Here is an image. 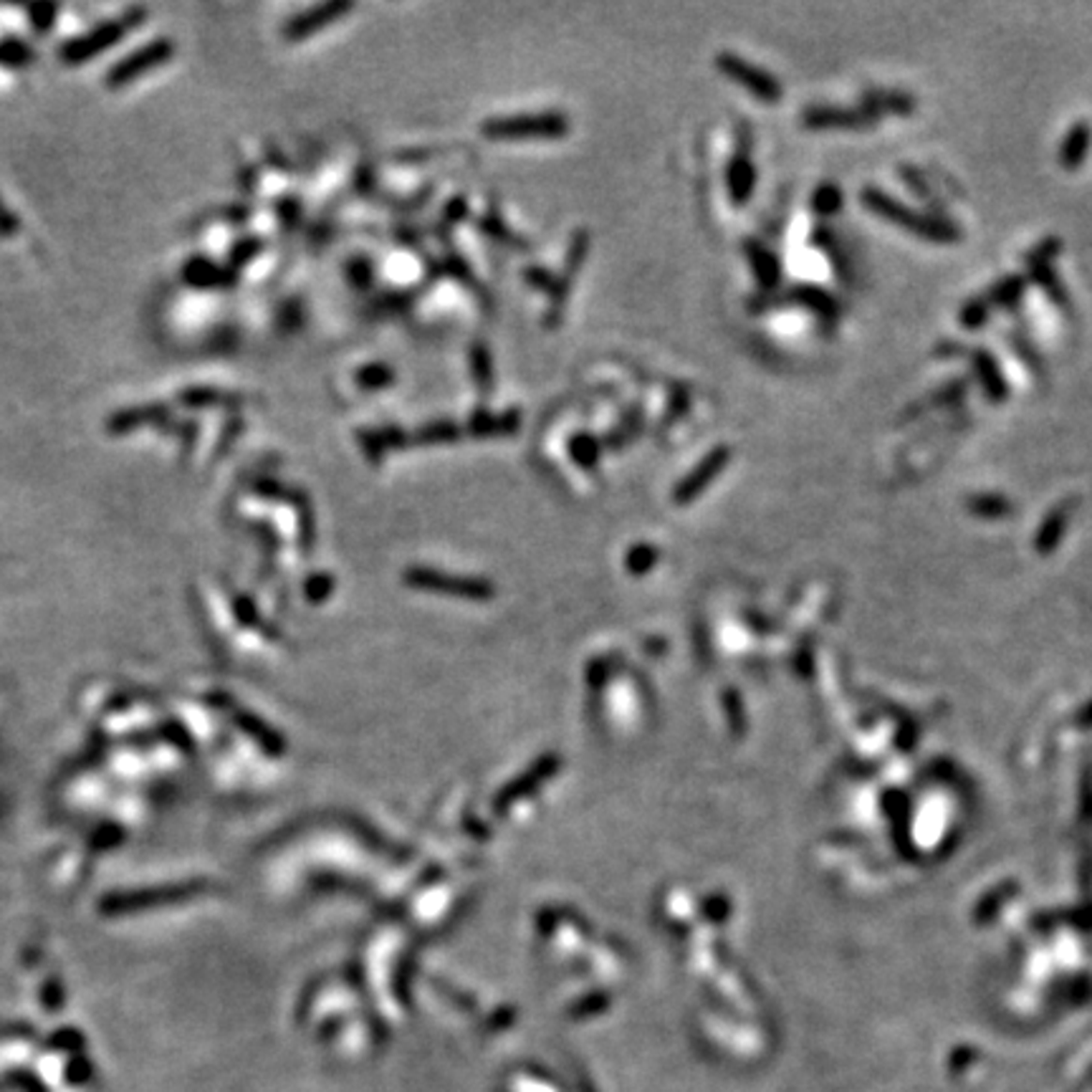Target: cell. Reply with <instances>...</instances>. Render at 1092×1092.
<instances>
[{
	"mask_svg": "<svg viewBox=\"0 0 1092 1092\" xmlns=\"http://www.w3.org/2000/svg\"><path fill=\"white\" fill-rule=\"evenodd\" d=\"M731 458H734V450H731V446H719L713 447L711 453L704 455L701 458V463L695 465L693 471L688 473L686 478L680 480L678 486H675V501H680V504H686V501H690V498H695L701 491L708 489V483H711L716 476H719L723 468H726L728 463H731Z\"/></svg>",
	"mask_w": 1092,
	"mask_h": 1092,
	"instance_id": "9",
	"label": "cell"
},
{
	"mask_svg": "<svg viewBox=\"0 0 1092 1092\" xmlns=\"http://www.w3.org/2000/svg\"><path fill=\"white\" fill-rule=\"evenodd\" d=\"M989 314H992V307H989V301H986V296H977L971 298V301H966L963 304V309H961V324H963V329H981L986 324V319H989Z\"/></svg>",
	"mask_w": 1092,
	"mask_h": 1092,
	"instance_id": "29",
	"label": "cell"
},
{
	"mask_svg": "<svg viewBox=\"0 0 1092 1092\" xmlns=\"http://www.w3.org/2000/svg\"><path fill=\"white\" fill-rule=\"evenodd\" d=\"M1026 268H1029V276L1035 279L1037 286L1052 298V304L1062 309V311H1069V294L1065 291L1062 281H1059V276L1054 273L1052 264H1044V261H1026Z\"/></svg>",
	"mask_w": 1092,
	"mask_h": 1092,
	"instance_id": "18",
	"label": "cell"
},
{
	"mask_svg": "<svg viewBox=\"0 0 1092 1092\" xmlns=\"http://www.w3.org/2000/svg\"><path fill=\"white\" fill-rule=\"evenodd\" d=\"M173 56H174L173 38H152V41L144 43L142 49L132 51V53L122 58V61H116L114 67L107 71L104 83H107V89L112 91L125 89V86L137 82L140 76L149 74V71H155V68L159 67H165Z\"/></svg>",
	"mask_w": 1092,
	"mask_h": 1092,
	"instance_id": "4",
	"label": "cell"
},
{
	"mask_svg": "<svg viewBox=\"0 0 1092 1092\" xmlns=\"http://www.w3.org/2000/svg\"><path fill=\"white\" fill-rule=\"evenodd\" d=\"M240 431H243V425H240L238 417H233L231 428H228V431H225V435H220V440H218V453H225V450H228V446H231V440L235 438Z\"/></svg>",
	"mask_w": 1092,
	"mask_h": 1092,
	"instance_id": "40",
	"label": "cell"
},
{
	"mask_svg": "<svg viewBox=\"0 0 1092 1092\" xmlns=\"http://www.w3.org/2000/svg\"><path fill=\"white\" fill-rule=\"evenodd\" d=\"M963 392H966V380L948 382L944 389H938V392H933V395H928L923 402H918L920 407H916V410H908V415H918V413H923V410H928V407L951 405V402H956V400L963 398Z\"/></svg>",
	"mask_w": 1092,
	"mask_h": 1092,
	"instance_id": "28",
	"label": "cell"
},
{
	"mask_svg": "<svg viewBox=\"0 0 1092 1092\" xmlns=\"http://www.w3.org/2000/svg\"><path fill=\"white\" fill-rule=\"evenodd\" d=\"M355 10V3L349 0H331V3H319L314 8L296 13L289 23L283 25V38L286 41H304L307 36L319 34L322 28L331 25L334 21H340L341 16H347Z\"/></svg>",
	"mask_w": 1092,
	"mask_h": 1092,
	"instance_id": "6",
	"label": "cell"
},
{
	"mask_svg": "<svg viewBox=\"0 0 1092 1092\" xmlns=\"http://www.w3.org/2000/svg\"><path fill=\"white\" fill-rule=\"evenodd\" d=\"M862 203L880 218L901 225L905 231L916 233L920 238L935 240V243H956L961 238V231L953 223H948L944 218L923 216L918 210H910L908 205H902L901 200L890 198L886 192L862 190Z\"/></svg>",
	"mask_w": 1092,
	"mask_h": 1092,
	"instance_id": "1",
	"label": "cell"
},
{
	"mask_svg": "<svg viewBox=\"0 0 1092 1092\" xmlns=\"http://www.w3.org/2000/svg\"><path fill=\"white\" fill-rule=\"evenodd\" d=\"M478 228H480V233H486V235H491V238L513 240V243H519V240L511 235V231L506 228V223H501V220H496V218H480Z\"/></svg>",
	"mask_w": 1092,
	"mask_h": 1092,
	"instance_id": "34",
	"label": "cell"
},
{
	"mask_svg": "<svg viewBox=\"0 0 1092 1092\" xmlns=\"http://www.w3.org/2000/svg\"><path fill=\"white\" fill-rule=\"evenodd\" d=\"M144 18H147V10L144 8H129L125 16L104 21V23L94 25L89 34L76 36V38L64 43V46L58 49V58H61L67 67L86 64V61H91L94 56H99V53L109 51L112 46H116L127 34H132L134 28H140V25L144 23Z\"/></svg>",
	"mask_w": 1092,
	"mask_h": 1092,
	"instance_id": "2",
	"label": "cell"
},
{
	"mask_svg": "<svg viewBox=\"0 0 1092 1092\" xmlns=\"http://www.w3.org/2000/svg\"><path fill=\"white\" fill-rule=\"evenodd\" d=\"M802 125L810 129H868L875 125V116L865 109L811 107L802 114Z\"/></svg>",
	"mask_w": 1092,
	"mask_h": 1092,
	"instance_id": "10",
	"label": "cell"
},
{
	"mask_svg": "<svg viewBox=\"0 0 1092 1092\" xmlns=\"http://www.w3.org/2000/svg\"><path fill=\"white\" fill-rule=\"evenodd\" d=\"M523 276L529 279L531 286H537V289H544V291H552V286H554V281H556V276H552V273L544 271V268H537V265H534V268H526V271H523Z\"/></svg>",
	"mask_w": 1092,
	"mask_h": 1092,
	"instance_id": "37",
	"label": "cell"
},
{
	"mask_svg": "<svg viewBox=\"0 0 1092 1092\" xmlns=\"http://www.w3.org/2000/svg\"><path fill=\"white\" fill-rule=\"evenodd\" d=\"M971 362H974V370H977V377L978 382H981V387H984V392L993 400V402H1004V400L1009 398V387H1007V382H1004V374H1001L999 364H996V359H993L989 352H984V349H974V352H971Z\"/></svg>",
	"mask_w": 1092,
	"mask_h": 1092,
	"instance_id": "13",
	"label": "cell"
},
{
	"mask_svg": "<svg viewBox=\"0 0 1092 1092\" xmlns=\"http://www.w3.org/2000/svg\"><path fill=\"white\" fill-rule=\"evenodd\" d=\"M265 249V243L258 235H249V238H240L233 243V249L228 250V261H231V268H243V265H249L250 261L256 256H261V250Z\"/></svg>",
	"mask_w": 1092,
	"mask_h": 1092,
	"instance_id": "27",
	"label": "cell"
},
{
	"mask_svg": "<svg viewBox=\"0 0 1092 1092\" xmlns=\"http://www.w3.org/2000/svg\"><path fill=\"white\" fill-rule=\"evenodd\" d=\"M34 61V49L28 43L18 41L16 36H6L0 41V64L8 68H25Z\"/></svg>",
	"mask_w": 1092,
	"mask_h": 1092,
	"instance_id": "25",
	"label": "cell"
},
{
	"mask_svg": "<svg viewBox=\"0 0 1092 1092\" xmlns=\"http://www.w3.org/2000/svg\"><path fill=\"white\" fill-rule=\"evenodd\" d=\"M18 231H21V220H18L16 213L8 210V207L3 205V200H0V235H3V238H10V235H16Z\"/></svg>",
	"mask_w": 1092,
	"mask_h": 1092,
	"instance_id": "36",
	"label": "cell"
},
{
	"mask_svg": "<svg viewBox=\"0 0 1092 1092\" xmlns=\"http://www.w3.org/2000/svg\"><path fill=\"white\" fill-rule=\"evenodd\" d=\"M840 207H842V190L837 188L835 182L819 185L817 190H814V195H811V210H814L817 216L822 218L835 216Z\"/></svg>",
	"mask_w": 1092,
	"mask_h": 1092,
	"instance_id": "26",
	"label": "cell"
},
{
	"mask_svg": "<svg viewBox=\"0 0 1092 1092\" xmlns=\"http://www.w3.org/2000/svg\"><path fill=\"white\" fill-rule=\"evenodd\" d=\"M170 420V405L165 402H152V405L127 407L109 415L107 432L109 435H129V432L149 428V425H162Z\"/></svg>",
	"mask_w": 1092,
	"mask_h": 1092,
	"instance_id": "11",
	"label": "cell"
},
{
	"mask_svg": "<svg viewBox=\"0 0 1092 1092\" xmlns=\"http://www.w3.org/2000/svg\"><path fill=\"white\" fill-rule=\"evenodd\" d=\"M971 506H974V511L992 513V516L1007 511V501H1004V498H996V496L974 498V501H971Z\"/></svg>",
	"mask_w": 1092,
	"mask_h": 1092,
	"instance_id": "35",
	"label": "cell"
},
{
	"mask_svg": "<svg viewBox=\"0 0 1092 1092\" xmlns=\"http://www.w3.org/2000/svg\"><path fill=\"white\" fill-rule=\"evenodd\" d=\"M746 256H749V261H751V268L753 273H756V279H759V286H762L764 291H774L779 286V281H781V265H779V258L771 253L766 246H762L759 240H746Z\"/></svg>",
	"mask_w": 1092,
	"mask_h": 1092,
	"instance_id": "14",
	"label": "cell"
},
{
	"mask_svg": "<svg viewBox=\"0 0 1092 1092\" xmlns=\"http://www.w3.org/2000/svg\"><path fill=\"white\" fill-rule=\"evenodd\" d=\"M458 438H461V428L455 422L438 420L415 432L413 443L415 446H443V443H453Z\"/></svg>",
	"mask_w": 1092,
	"mask_h": 1092,
	"instance_id": "23",
	"label": "cell"
},
{
	"mask_svg": "<svg viewBox=\"0 0 1092 1092\" xmlns=\"http://www.w3.org/2000/svg\"><path fill=\"white\" fill-rule=\"evenodd\" d=\"M359 443H362V450L364 455L372 461V463H380L382 455L387 453V447H385V440H382V432L380 431H364L359 432Z\"/></svg>",
	"mask_w": 1092,
	"mask_h": 1092,
	"instance_id": "31",
	"label": "cell"
},
{
	"mask_svg": "<svg viewBox=\"0 0 1092 1092\" xmlns=\"http://www.w3.org/2000/svg\"><path fill=\"white\" fill-rule=\"evenodd\" d=\"M465 216H468V205H465V200L463 198L450 200V203H447V207H446V213H443V218H446V223H450V225L461 223V220H463Z\"/></svg>",
	"mask_w": 1092,
	"mask_h": 1092,
	"instance_id": "38",
	"label": "cell"
},
{
	"mask_svg": "<svg viewBox=\"0 0 1092 1092\" xmlns=\"http://www.w3.org/2000/svg\"><path fill=\"white\" fill-rule=\"evenodd\" d=\"M1024 289H1026L1024 276H1007V279H1001L996 286H992V289L986 291L984 296L992 309H1011L1017 307Z\"/></svg>",
	"mask_w": 1092,
	"mask_h": 1092,
	"instance_id": "20",
	"label": "cell"
},
{
	"mask_svg": "<svg viewBox=\"0 0 1092 1092\" xmlns=\"http://www.w3.org/2000/svg\"><path fill=\"white\" fill-rule=\"evenodd\" d=\"M355 382L359 389H367V392H377V389L389 387V385L395 382V372H392V367H387V364H382V362L364 364L362 370L356 372Z\"/></svg>",
	"mask_w": 1092,
	"mask_h": 1092,
	"instance_id": "24",
	"label": "cell"
},
{
	"mask_svg": "<svg viewBox=\"0 0 1092 1092\" xmlns=\"http://www.w3.org/2000/svg\"><path fill=\"white\" fill-rule=\"evenodd\" d=\"M180 276L190 289L198 291H223L233 289L238 283V271L235 268L216 264L213 258L207 256H192L188 264L182 265Z\"/></svg>",
	"mask_w": 1092,
	"mask_h": 1092,
	"instance_id": "7",
	"label": "cell"
},
{
	"mask_svg": "<svg viewBox=\"0 0 1092 1092\" xmlns=\"http://www.w3.org/2000/svg\"><path fill=\"white\" fill-rule=\"evenodd\" d=\"M522 425V413L519 410H508V413L491 415V413H476L468 422V431L478 438L486 435H513Z\"/></svg>",
	"mask_w": 1092,
	"mask_h": 1092,
	"instance_id": "17",
	"label": "cell"
},
{
	"mask_svg": "<svg viewBox=\"0 0 1092 1092\" xmlns=\"http://www.w3.org/2000/svg\"><path fill=\"white\" fill-rule=\"evenodd\" d=\"M716 67H719L720 74H726L728 79H734L738 86L749 89L756 99L766 101V104H777V101L781 99V94H784L777 76L769 74V71H764V68L753 67V64L744 61V58L736 56V53H731V51H723V53L716 56Z\"/></svg>",
	"mask_w": 1092,
	"mask_h": 1092,
	"instance_id": "5",
	"label": "cell"
},
{
	"mask_svg": "<svg viewBox=\"0 0 1092 1092\" xmlns=\"http://www.w3.org/2000/svg\"><path fill=\"white\" fill-rule=\"evenodd\" d=\"M862 109H865L870 116H875V119L883 114L886 109H890L895 114H910V112L916 109V99L908 97V94H901V91L870 89L868 94H865V104H862Z\"/></svg>",
	"mask_w": 1092,
	"mask_h": 1092,
	"instance_id": "19",
	"label": "cell"
},
{
	"mask_svg": "<svg viewBox=\"0 0 1092 1092\" xmlns=\"http://www.w3.org/2000/svg\"><path fill=\"white\" fill-rule=\"evenodd\" d=\"M1059 249H1062L1059 238H1047L1042 240L1032 253H1026V261H1044V264H1052V258L1057 256Z\"/></svg>",
	"mask_w": 1092,
	"mask_h": 1092,
	"instance_id": "33",
	"label": "cell"
},
{
	"mask_svg": "<svg viewBox=\"0 0 1092 1092\" xmlns=\"http://www.w3.org/2000/svg\"><path fill=\"white\" fill-rule=\"evenodd\" d=\"M569 455L571 461L580 465V468H584V471H595L597 465H599L602 447H599V440H597L595 435H589V432H577V435H571L569 438Z\"/></svg>",
	"mask_w": 1092,
	"mask_h": 1092,
	"instance_id": "22",
	"label": "cell"
},
{
	"mask_svg": "<svg viewBox=\"0 0 1092 1092\" xmlns=\"http://www.w3.org/2000/svg\"><path fill=\"white\" fill-rule=\"evenodd\" d=\"M177 402L188 410H216V407H225V410H235L243 405V398L235 392H225V389L207 387V385H198V387L182 389L177 395Z\"/></svg>",
	"mask_w": 1092,
	"mask_h": 1092,
	"instance_id": "12",
	"label": "cell"
},
{
	"mask_svg": "<svg viewBox=\"0 0 1092 1092\" xmlns=\"http://www.w3.org/2000/svg\"><path fill=\"white\" fill-rule=\"evenodd\" d=\"M471 372L478 387L480 398H489L493 392V362H491V352L483 341H476L471 347Z\"/></svg>",
	"mask_w": 1092,
	"mask_h": 1092,
	"instance_id": "21",
	"label": "cell"
},
{
	"mask_svg": "<svg viewBox=\"0 0 1092 1092\" xmlns=\"http://www.w3.org/2000/svg\"><path fill=\"white\" fill-rule=\"evenodd\" d=\"M1092 142V129L1087 122H1077L1075 127H1069V132L1065 134V142L1059 147V162L1065 170H1077L1087 158V149Z\"/></svg>",
	"mask_w": 1092,
	"mask_h": 1092,
	"instance_id": "16",
	"label": "cell"
},
{
	"mask_svg": "<svg viewBox=\"0 0 1092 1092\" xmlns=\"http://www.w3.org/2000/svg\"><path fill=\"white\" fill-rule=\"evenodd\" d=\"M784 298L786 301H792V304H799V307L810 309V311H814L819 319L835 322L837 316H840V304L829 296L827 291L817 289V286H807V283H804V286H795Z\"/></svg>",
	"mask_w": 1092,
	"mask_h": 1092,
	"instance_id": "15",
	"label": "cell"
},
{
	"mask_svg": "<svg viewBox=\"0 0 1092 1092\" xmlns=\"http://www.w3.org/2000/svg\"><path fill=\"white\" fill-rule=\"evenodd\" d=\"M726 185L731 192L734 205H746L753 195L756 188V170L751 162V132L746 134V127H741V142H738V152L734 159L728 162L726 170Z\"/></svg>",
	"mask_w": 1092,
	"mask_h": 1092,
	"instance_id": "8",
	"label": "cell"
},
{
	"mask_svg": "<svg viewBox=\"0 0 1092 1092\" xmlns=\"http://www.w3.org/2000/svg\"><path fill=\"white\" fill-rule=\"evenodd\" d=\"M56 16H58L56 3H36V6H28V18H31V25H34L36 34H49L51 28H53Z\"/></svg>",
	"mask_w": 1092,
	"mask_h": 1092,
	"instance_id": "30",
	"label": "cell"
},
{
	"mask_svg": "<svg viewBox=\"0 0 1092 1092\" xmlns=\"http://www.w3.org/2000/svg\"><path fill=\"white\" fill-rule=\"evenodd\" d=\"M480 132L491 140H523V137H544L554 140L569 134V116L559 112H534V114L496 116L480 127Z\"/></svg>",
	"mask_w": 1092,
	"mask_h": 1092,
	"instance_id": "3",
	"label": "cell"
},
{
	"mask_svg": "<svg viewBox=\"0 0 1092 1092\" xmlns=\"http://www.w3.org/2000/svg\"><path fill=\"white\" fill-rule=\"evenodd\" d=\"M276 210H279V218H281V225H294L298 220V203L294 198H286V200H279V205H276Z\"/></svg>",
	"mask_w": 1092,
	"mask_h": 1092,
	"instance_id": "39",
	"label": "cell"
},
{
	"mask_svg": "<svg viewBox=\"0 0 1092 1092\" xmlns=\"http://www.w3.org/2000/svg\"><path fill=\"white\" fill-rule=\"evenodd\" d=\"M349 279H352V283H355L356 289H367L370 281H372V265H370V261H362V258L352 261V265H349Z\"/></svg>",
	"mask_w": 1092,
	"mask_h": 1092,
	"instance_id": "32",
	"label": "cell"
}]
</instances>
